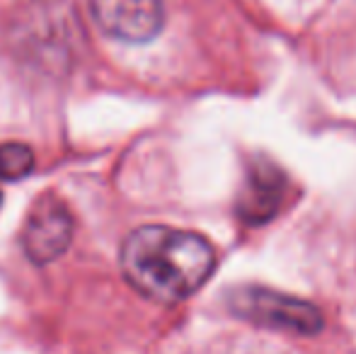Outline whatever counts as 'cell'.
<instances>
[{
  "label": "cell",
  "mask_w": 356,
  "mask_h": 354,
  "mask_svg": "<svg viewBox=\"0 0 356 354\" xmlns=\"http://www.w3.org/2000/svg\"><path fill=\"white\" fill-rule=\"evenodd\" d=\"M122 269L134 289L160 303L197 293L216 269V250L204 236L170 226H141L122 246Z\"/></svg>",
  "instance_id": "6da1fadb"
},
{
  "label": "cell",
  "mask_w": 356,
  "mask_h": 354,
  "mask_svg": "<svg viewBox=\"0 0 356 354\" xmlns=\"http://www.w3.org/2000/svg\"><path fill=\"white\" fill-rule=\"evenodd\" d=\"M228 306L235 316L272 330L315 335L323 330V313L303 298L264 287H240L230 293Z\"/></svg>",
  "instance_id": "7a4b0ae2"
},
{
  "label": "cell",
  "mask_w": 356,
  "mask_h": 354,
  "mask_svg": "<svg viewBox=\"0 0 356 354\" xmlns=\"http://www.w3.org/2000/svg\"><path fill=\"white\" fill-rule=\"evenodd\" d=\"M73 241V216L54 194L42 197L29 211L22 228V246L32 262L47 265L61 257Z\"/></svg>",
  "instance_id": "3957f363"
},
{
  "label": "cell",
  "mask_w": 356,
  "mask_h": 354,
  "mask_svg": "<svg viewBox=\"0 0 356 354\" xmlns=\"http://www.w3.org/2000/svg\"><path fill=\"white\" fill-rule=\"evenodd\" d=\"M90 10L107 37L129 44L150 42L165 24L160 0H90Z\"/></svg>",
  "instance_id": "277c9868"
},
{
  "label": "cell",
  "mask_w": 356,
  "mask_h": 354,
  "mask_svg": "<svg viewBox=\"0 0 356 354\" xmlns=\"http://www.w3.org/2000/svg\"><path fill=\"white\" fill-rule=\"evenodd\" d=\"M284 177L274 168H257L250 172L248 184V199L243 204V214L250 221H264V218L274 216L279 209V202L284 197Z\"/></svg>",
  "instance_id": "5b68a950"
},
{
  "label": "cell",
  "mask_w": 356,
  "mask_h": 354,
  "mask_svg": "<svg viewBox=\"0 0 356 354\" xmlns=\"http://www.w3.org/2000/svg\"><path fill=\"white\" fill-rule=\"evenodd\" d=\"M34 168V153L24 143L0 146V179H19Z\"/></svg>",
  "instance_id": "8992f818"
}]
</instances>
